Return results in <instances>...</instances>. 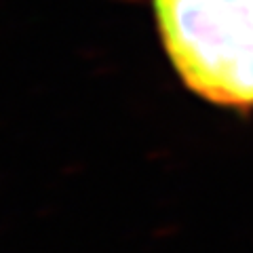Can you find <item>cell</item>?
Instances as JSON below:
<instances>
[{"label": "cell", "mask_w": 253, "mask_h": 253, "mask_svg": "<svg viewBox=\"0 0 253 253\" xmlns=\"http://www.w3.org/2000/svg\"><path fill=\"white\" fill-rule=\"evenodd\" d=\"M165 51L190 91L253 112V0H152Z\"/></svg>", "instance_id": "6da1fadb"}]
</instances>
